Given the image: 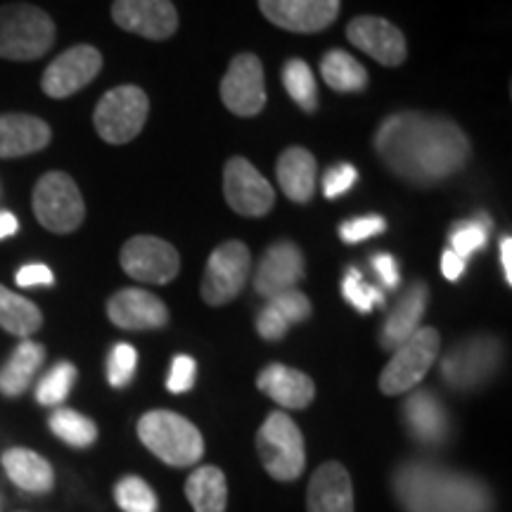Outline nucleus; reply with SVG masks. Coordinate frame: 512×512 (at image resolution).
I'll use <instances>...</instances> for the list:
<instances>
[{
  "mask_svg": "<svg viewBox=\"0 0 512 512\" xmlns=\"http://www.w3.org/2000/svg\"><path fill=\"white\" fill-rule=\"evenodd\" d=\"M375 152L401 181L430 188L463 169L470 159V140L446 117L399 112L377 128Z\"/></svg>",
  "mask_w": 512,
  "mask_h": 512,
  "instance_id": "obj_1",
  "label": "nucleus"
},
{
  "mask_svg": "<svg viewBox=\"0 0 512 512\" xmlns=\"http://www.w3.org/2000/svg\"><path fill=\"white\" fill-rule=\"evenodd\" d=\"M394 494L406 512H491L489 489L463 472L430 463H406L394 477Z\"/></svg>",
  "mask_w": 512,
  "mask_h": 512,
  "instance_id": "obj_2",
  "label": "nucleus"
},
{
  "mask_svg": "<svg viewBox=\"0 0 512 512\" xmlns=\"http://www.w3.org/2000/svg\"><path fill=\"white\" fill-rule=\"evenodd\" d=\"M138 439L171 467H190L204 456L200 430L174 411L145 413L138 420Z\"/></svg>",
  "mask_w": 512,
  "mask_h": 512,
  "instance_id": "obj_3",
  "label": "nucleus"
},
{
  "mask_svg": "<svg viewBox=\"0 0 512 512\" xmlns=\"http://www.w3.org/2000/svg\"><path fill=\"white\" fill-rule=\"evenodd\" d=\"M55 22L36 5L12 3L0 8V57L15 62L38 60L53 48Z\"/></svg>",
  "mask_w": 512,
  "mask_h": 512,
  "instance_id": "obj_4",
  "label": "nucleus"
},
{
  "mask_svg": "<svg viewBox=\"0 0 512 512\" xmlns=\"http://www.w3.org/2000/svg\"><path fill=\"white\" fill-rule=\"evenodd\" d=\"M256 453L266 472L278 482H292L304 472L306 448L302 430L287 413L275 411L256 432Z\"/></svg>",
  "mask_w": 512,
  "mask_h": 512,
  "instance_id": "obj_5",
  "label": "nucleus"
},
{
  "mask_svg": "<svg viewBox=\"0 0 512 512\" xmlns=\"http://www.w3.org/2000/svg\"><path fill=\"white\" fill-rule=\"evenodd\" d=\"M441 349V337L434 328H418L384 366L380 375V389L387 396H399L418 387L427 370L434 366Z\"/></svg>",
  "mask_w": 512,
  "mask_h": 512,
  "instance_id": "obj_6",
  "label": "nucleus"
},
{
  "mask_svg": "<svg viewBox=\"0 0 512 512\" xmlns=\"http://www.w3.org/2000/svg\"><path fill=\"white\" fill-rule=\"evenodd\" d=\"M150 100L143 88L117 86L105 93L95 107L93 124L98 136L110 145H124L143 131Z\"/></svg>",
  "mask_w": 512,
  "mask_h": 512,
  "instance_id": "obj_7",
  "label": "nucleus"
},
{
  "mask_svg": "<svg viewBox=\"0 0 512 512\" xmlns=\"http://www.w3.org/2000/svg\"><path fill=\"white\" fill-rule=\"evenodd\" d=\"M501 366V342L489 335H475L456 344L441 358V377L458 392L482 387Z\"/></svg>",
  "mask_w": 512,
  "mask_h": 512,
  "instance_id": "obj_8",
  "label": "nucleus"
},
{
  "mask_svg": "<svg viewBox=\"0 0 512 512\" xmlns=\"http://www.w3.org/2000/svg\"><path fill=\"white\" fill-rule=\"evenodd\" d=\"M34 214L50 233H74L86 216L79 185L62 171H50L34 188Z\"/></svg>",
  "mask_w": 512,
  "mask_h": 512,
  "instance_id": "obj_9",
  "label": "nucleus"
},
{
  "mask_svg": "<svg viewBox=\"0 0 512 512\" xmlns=\"http://www.w3.org/2000/svg\"><path fill=\"white\" fill-rule=\"evenodd\" d=\"M252 273V252L245 242L228 240L211 252L202 280V297L209 306L233 302Z\"/></svg>",
  "mask_w": 512,
  "mask_h": 512,
  "instance_id": "obj_10",
  "label": "nucleus"
},
{
  "mask_svg": "<svg viewBox=\"0 0 512 512\" xmlns=\"http://www.w3.org/2000/svg\"><path fill=\"white\" fill-rule=\"evenodd\" d=\"M119 264L128 278L138 283L166 285L181 271V256L176 247L155 235H136L121 247Z\"/></svg>",
  "mask_w": 512,
  "mask_h": 512,
  "instance_id": "obj_11",
  "label": "nucleus"
},
{
  "mask_svg": "<svg viewBox=\"0 0 512 512\" xmlns=\"http://www.w3.org/2000/svg\"><path fill=\"white\" fill-rule=\"evenodd\" d=\"M221 100L238 117H254L266 107L264 64L252 53L233 57L221 81Z\"/></svg>",
  "mask_w": 512,
  "mask_h": 512,
  "instance_id": "obj_12",
  "label": "nucleus"
},
{
  "mask_svg": "<svg viewBox=\"0 0 512 512\" xmlns=\"http://www.w3.org/2000/svg\"><path fill=\"white\" fill-rule=\"evenodd\" d=\"M223 192L230 209L242 216H266L273 209V185L256 171V166L245 157L228 159L223 169Z\"/></svg>",
  "mask_w": 512,
  "mask_h": 512,
  "instance_id": "obj_13",
  "label": "nucleus"
},
{
  "mask_svg": "<svg viewBox=\"0 0 512 512\" xmlns=\"http://www.w3.org/2000/svg\"><path fill=\"white\" fill-rule=\"evenodd\" d=\"M100 69L102 55L98 48L74 46L48 64L41 79V88L48 98H69V95L79 93L83 86H88L100 74Z\"/></svg>",
  "mask_w": 512,
  "mask_h": 512,
  "instance_id": "obj_14",
  "label": "nucleus"
},
{
  "mask_svg": "<svg viewBox=\"0 0 512 512\" xmlns=\"http://www.w3.org/2000/svg\"><path fill=\"white\" fill-rule=\"evenodd\" d=\"M112 19L117 27L150 41H164L178 29V12L171 0H114Z\"/></svg>",
  "mask_w": 512,
  "mask_h": 512,
  "instance_id": "obj_15",
  "label": "nucleus"
},
{
  "mask_svg": "<svg viewBox=\"0 0 512 512\" xmlns=\"http://www.w3.org/2000/svg\"><path fill=\"white\" fill-rule=\"evenodd\" d=\"M347 38L351 46L363 50L384 67H399L406 60L408 46L401 29L382 17L361 15L351 19L347 27Z\"/></svg>",
  "mask_w": 512,
  "mask_h": 512,
  "instance_id": "obj_16",
  "label": "nucleus"
},
{
  "mask_svg": "<svg viewBox=\"0 0 512 512\" xmlns=\"http://www.w3.org/2000/svg\"><path fill=\"white\" fill-rule=\"evenodd\" d=\"M259 8L275 27L294 34H318L339 15V0H259Z\"/></svg>",
  "mask_w": 512,
  "mask_h": 512,
  "instance_id": "obj_17",
  "label": "nucleus"
},
{
  "mask_svg": "<svg viewBox=\"0 0 512 512\" xmlns=\"http://www.w3.org/2000/svg\"><path fill=\"white\" fill-rule=\"evenodd\" d=\"M304 278V254L294 242L280 240L266 249L254 275V290L261 297L273 299L275 294L297 290Z\"/></svg>",
  "mask_w": 512,
  "mask_h": 512,
  "instance_id": "obj_18",
  "label": "nucleus"
},
{
  "mask_svg": "<svg viewBox=\"0 0 512 512\" xmlns=\"http://www.w3.org/2000/svg\"><path fill=\"white\" fill-rule=\"evenodd\" d=\"M107 316L121 330H159L169 323V309L157 294L126 287L107 302Z\"/></svg>",
  "mask_w": 512,
  "mask_h": 512,
  "instance_id": "obj_19",
  "label": "nucleus"
},
{
  "mask_svg": "<svg viewBox=\"0 0 512 512\" xmlns=\"http://www.w3.org/2000/svg\"><path fill=\"white\" fill-rule=\"evenodd\" d=\"M309 512H354V484L339 463H325L313 472L306 494Z\"/></svg>",
  "mask_w": 512,
  "mask_h": 512,
  "instance_id": "obj_20",
  "label": "nucleus"
},
{
  "mask_svg": "<svg viewBox=\"0 0 512 512\" xmlns=\"http://www.w3.org/2000/svg\"><path fill=\"white\" fill-rule=\"evenodd\" d=\"M256 387L268 399L280 403L283 408H292V411H302L316 399V384L311 377L304 375L302 370L283 366V363H271L261 370L256 377Z\"/></svg>",
  "mask_w": 512,
  "mask_h": 512,
  "instance_id": "obj_21",
  "label": "nucleus"
},
{
  "mask_svg": "<svg viewBox=\"0 0 512 512\" xmlns=\"http://www.w3.org/2000/svg\"><path fill=\"white\" fill-rule=\"evenodd\" d=\"M408 432L422 446H439L448 437V413L432 392H413L403 403Z\"/></svg>",
  "mask_w": 512,
  "mask_h": 512,
  "instance_id": "obj_22",
  "label": "nucleus"
},
{
  "mask_svg": "<svg viewBox=\"0 0 512 512\" xmlns=\"http://www.w3.org/2000/svg\"><path fill=\"white\" fill-rule=\"evenodd\" d=\"M427 304H430V290L425 283H413L406 292L401 294V299L389 309V316L382 325L380 344L382 349L394 351L401 347L415 330L420 328V320L425 316Z\"/></svg>",
  "mask_w": 512,
  "mask_h": 512,
  "instance_id": "obj_23",
  "label": "nucleus"
},
{
  "mask_svg": "<svg viewBox=\"0 0 512 512\" xmlns=\"http://www.w3.org/2000/svg\"><path fill=\"white\" fill-rule=\"evenodd\" d=\"M50 126L31 114H0V159L27 157L46 150Z\"/></svg>",
  "mask_w": 512,
  "mask_h": 512,
  "instance_id": "obj_24",
  "label": "nucleus"
},
{
  "mask_svg": "<svg viewBox=\"0 0 512 512\" xmlns=\"http://www.w3.org/2000/svg\"><path fill=\"white\" fill-rule=\"evenodd\" d=\"M278 183L292 202H309L316 190V159L304 147H287L278 159Z\"/></svg>",
  "mask_w": 512,
  "mask_h": 512,
  "instance_id": "obj_25",
  "label": "nucleus"
},
{
  "mask_svg": "<svg viewBox=\"0 0 512 512\" xmlns=\"http://www.w3.org/2000/svg\"><path fill=\"white\" fill-rule=\"evenodd\" d=\"M3 467L12 484L24 491H31V494H46L55 484V472L48 460L38 456L36 451H29V448H10V451H5Z\"/></svg>",
  "mask_w": 512,
  "mask_h": 512,
  "instance_id": "obj_26",
  "label": "nucleus"
},
{
  "mask_svg": "<svg viewBox=\"0 0 512 512\" xmlns=\"http://www.w3.org/2000/svg\"><path fill=\"white\" fill-rule=\"evenodd\" d=\"M46 361V349L38 342L24 339L19 347L12 351L10 361L0 370V392L5 396H19L29 389L31 380L38 373V368Z\"/></svg>",
  "mask_w": 512,
  "mask_h": 512,
  "instance_id": "obj_27",
  "label": "nucleus"
},
{
  "mask_svg": "<svg viewBox=\"0 0 512 512\" xmlns=\"http://www.w3.org/2000/svg\"><path fill=\"white\" fill-rule=\"evenodd\" d=\"M185 496L195 512H226L228 484L219 467H200L185 482Z\"/></svg>",
  "mask_w": 512,
  "mask_h": 512,
  "instance_id": "obj_28",
  "label": "nucleus"
},
{
  "mask_svg": "<svg viewBox=\"0 0 512 512\" xmlns=\"http://www.w3.org/2000/svg\"><path fill=\"white\" fill-rule=\"evenodd\" d=\"M41 325L43 313L34 302L0 285V328L15 337H29L36 330H41Z\"/></svg>",
  "mask_w": 512,
  "mask_h": 512,
  "instance_id": "obj_29",
  "label": "nucleus"
},
{
  "mask_svg": "<svg viewBox=\"0 0 512 512\" xmlns=\"http://www.w3.org/2000/svg\"><path fill=\"white\" fill-rule=\"evenodd\" d=\"M320 74L332 91L339 93H358L368 86V72L356 57H351L344 50H330L320 62Z\"/></svg>",
  "mask_w": 512,
  "mask_h": 512,
  "instance_id": "obj_30",
  "label": "nucleus"
},
{
  "mask_svg": "<svg viewBox=\"0 0 512 512\" xmlns=\"http://www.w3.org/2000/svg\"><path fill=\"white\" fill-rule=\"evenodd\" d=\"M50 430L57 439H62L64 444L74 448H88L98 439V427L91 418L72 411V408H57L50 415Z\"/></svg>",
  "mask_w": 512,
  "mask_h": 512,
  "instance_id": "obj_31",
  "label": "nucleus"
},
{
  "mask_svg": "<svg viewBox=\"0 0 512 512\" xmlns=\"http://www.w3.org/2000/svg\"><path fill=\"white\" fill-rule=\"evenodd\" d=\"M491 228H494V223H491L489 214H477L467 221H458L456 226L451 228V235H448V240H451V252H456L467 261L472 254H477L479 249L486 247Z\"/></svg>",
  "mask_w": 512,
  "mask_h": 512,
  "instance_id": "obj_32",
  "label": "nucleus"
},
{
  "mask_svg": "<svg viewBox=\"0 0 512 512\" xmlns=\"http://www.w3.org/2000/svg\"><path fill=\"white\" fill-rule=\"evenodd\" d=\"M283 86L290 98L304 112H313L318 105V88L313 69L304 60H287L283 67Z\"/></svg>",
  "mask_w": 512,
  "mask_h": 512,
  "instance_id": "obj_33",
  "label": "nucleus"
},
{
  "mask_svg": "<svg viewBox=\"0 0 512 512\" xmlns=\"http://www.w3.org/2000/svg\"><path fill=\"white\" fill-rule=\"evenodd\" d=\"M76 382V368L72 363L60 361L43 375V380L36 387V399L41 406H60L72 392Z\"/></svg>",
  "mask_w": 512,
  "mask_h": 512,
  "instance_id": "obj_34",
  "label": "nucleus"
},
{
  "mask_svg": "<svg viewBox=\"0 0 512 512\" xmlns=\"http://www.w3.org/2000/svg\"><path fill=\"white\" fill-rule=\"evenodd\" d=\"M342 294H344V299H347V304H351L356 311H361V313H370L375 306H384V302H387L380 287L373 283H366L363 273L354 266L344 273Z\"/></svg>",
  "mask_w": 512,
  "mask_h": 512,
  "instance_id": "obj_35",
  "label": "nucleus"
},
{
  "mask_svg": "<svg viewBox=\"0 0 512 512\" xmlns=\"http://www.w3.org/2000/svg\"><path fill=\"white\" fill-rule=\"evenodd\" d=\"M114 498H117V505L124 512H157L159 508L155 491L150 489L145 479L136 475L121 479L117 489H114Z\"/></svg>",
  "mask_w": 512,
  "mask_h": 512,
  "instance_id": "obj_36",
  "label": "nucleus"
},
{
  "mask_svg": "<svg viewBox=\"0 0 512 512\" xmlns=\"http://www.w3.org/2000/svg\"><path fill=\"white\" fill-rule=\"evenodd\" d=\"M138 368V351L131 347V344H114L110 351V358H107V380L114 389L126 387L131 384L133 375H136Z\"/></svg>",
  "mask_w": 512,
  "mask_h": 512,
  "instance_id": "obj_37",
  "label": "nucleus"
},
{
  "mask_svg": "<svg viewBox=\"0 0 512 512\" xmlns=\"http://www.w3.org/2000/svg\"><path fill=\"white\" fill-rule=\"evenodd\" d=\"M384 230H387V221H384L382 216H356V219L344 221L342 226H339V238L347 242V245H358V242L382 235Z\"/></svg>",
  "mask_w": 512,
  "mask_h": 512,
  "instance_id": "obj_38",
  "label": "nucleus"
},
{
  "mask_svg": "<svg viewBox=\"0 0 512 512\" xmlns=\"http://www.w3.org/2000/svg\"><path fill=\"white\" fill-rule=\"evenodd\" d=\"M268 304H271L273 309L287 320V325L304 323V320L311 316L309 297L299 290H287V292L275 294L273 299H268Z\"/></svg>",
  "mask_w": 512,
  "mask_h": 512,
  "instance_id": "obj_39",
  "label": "nucleus"
},
{
  "mask_svg": "<svg viewBox=\"0 0 512 512\" xmlns=\"http://www.w3.org/2000/svg\"><path fill=\"white\" fill-rule=\"evenodd\" d=\"M356 181L358 171L354 164L342 162L337 166H330L323 176V195L328 197V200H337V197L347 195V192L356 185Z\"/></svg>",
  "mask_w": 512,
  "mask_h": 512,
  "instance_id": "obj_40",
  "label": "nucleus"
},
{
  "mask_svg": "<svg viewBox=\"0 0 512 512\" xmlns=\"http://www.w3.org/2000/svg\"><path fill=\"white\" fill-rule=\"evenodd\" d=\"M195 377H197L195 358L178 354L174 356V361H171L169 377H166V387H169L171 394H185L195 387Z\"/></svg>",
  "mask_w": 512,
  "mask_h": 512,
  "instance_id": "obj_41",
  "label": "nucleus"
},
{
  "mask_svg": "<svg viewBox=\"0 0 512 512\" xmlns=\"http://www.w3.org/2000/svg\"><path fill=\"white\" fill-rule=\"evenodd\" d=\"M287 328H290L287 320L280 316L271 304H266L264 309L259 311V316H256V330H259V335L268 339V342H278V339H283L287 335Z\"/></svg>",
  "mask_w": 512,
  "mask_h": 512,
  "instance_id": "obj_42",
  "label": "nucleus"
},
{
  "mask_svg": "<svg viewBox=\"0 0 512 512\" xmlns=\"http://www.w3.org/2000/svg\"><path fill=\"white\" fill-rule=\"evenodd\" d=\"M370 266H373L375 275L380 278L382 287H387V290H396V287L401 285L399 264H396V259L392 254H387V252L373 254L370 256Z\"/></svg>",
  "mask_w": 512,
  "mask_h": 512,
  "instance_id": "obj_43",
  "label": "nucleus"
},
{
  "mask_svg": "<svg viewBox=\"0 0 512 512\" xmlns=\"http://www.w3.org/2000/svg\"><path fill=\"white\" fill-rule=\"evenodd\" d=\"M15 283L19 287H38V285H48L50 287L55 283V278H53V271H50L48 266L29 264V266L19 268Z\"/></svg>",
  "mask_w": 512,
  "mask_h": 512,
  "instance_id": "obj_44",
  "label": "nucleus"
},
{
  "mask_svg": "<svg viewBox=\"0 0 512 512\" xmlns=\"http://www.w3.org/2000/svg\"><path fill=\"white\" fill-rule=\"evenodd\" d=\"M465 268H467V261L463 256L451 252V249H446V252L441 254V273H444V278L451 280V283L460 280V275L465 273Z\"/></svg>",
  "mask_w": 512,
  "mask_h": 512,
  "instance_id": "obj_45",
  "label": "nucleus"
},
{
  "mask_svg": "<svg viewBox=\"0 0 512 512\" xmlns=\"http://www.w3.org/2000/svg\"><path fill=\"white\" fill-rule=\"evenodd\" d=\"M501 266H503L505 283L512 285V238L510 235H505L501 240Z\"/></svg>",
  "mask_w": 512,
  "mask_h": 512,
  "instance_id": "obj_46",
  "label": "nucleus"
},
{
  "mask_svg": "<svg viewBox=\"0 0 512 512\" xmlns=\"http://www.w3.org/2000/svg\"><path fill=\"white\" fill-rule=\"evenodd\" d=\"M19 230V221L15 214H10V211H0V240L10 238V235H15Z\"/></svg>",
  "mask_w": 512,
  "mask_h": 512,
  "instance_id": "obj_47",
  "label": "nucleus"
}]
</instances>
